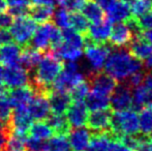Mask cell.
<instances>
[{
    "label": "cell",
    "mask_w": 152,
    "mask_h": 151,
    "mask_svg": "<svg viewBox=\"0 0 152 151\" xmlns=\"http://www.w3.org/2000/svg\"><path fill=\"white\" fill-rule=\"evenodd\" d=\"M142 62L129 50L117 48L110 52L104 69L116 82H125L132 75L142 71Z\"/></svg>",
    "instance_id": "obj_1"
},
{
    "label": "cell",
    "mask_w": 152,
    "mask_h": 151,
    "mask_svg": "<svg viewBox=\"0 0 152 151\" xmlns=\"http://www.w3.org/2000/svg\"><path fill=\"white\" fill-rule=\"evenodd\" d=\"M63 64L61 60L52 52L42 56L30 77V85L36 92L47 93L55 79L60 74Z\"/></svg>",
    "instance_id": "obj_2"
},
{
    "label": "cell",
    "mask_w": 152,
    "mask_h": 151,
    "mask_svg": "<svg viewBox=\"0 0 152 151\" xmlns=\"http://www.w3.org/2000/svg\"><path fill=\"white\" fill-rule=\"evenodd\" d=\"M62 42V31L52 23H42L36 27L29 44L38 52H45L50 48L55 49Z\"/></svg>",
    "instance_id": "obj_3"
},
{
    "label": "cell",
    "mask_w": 152,
    "mask_h": 151,
    "mask_svg": "<svg viewBox=\"0 0 152 151\" xmlns=\"http://www.w3.org/2000/svg\"><path fill=\"white\" fill-rule=\"evenodd\" d=\"M86 81V74L78 62H65L52 84V90L69 92L75 86Z\"/></svg>",
    "instance_id": "obj_4"
},
{
    "label": "cell",
    "mask_w": 152,
    "mask_h": 151,
    "mask_svg": "<svg viewBox=\"0 0 152 151\" xmlns=\"http://www.w3.org/2000/svg\"><path fill=\"white\" fill-rule=\"evenodd\" d=\"M111 128L117 137L137 136L140 133L139 114L134 109L114 112V114H112Z\"/></svg>",
    "instance_id": "obj_5"
},
{
    "label": "cell",
    "mask_w": 152,
    "mask_h": 151,
    "mask_svg": "<svg viewBox=\"0 0 152 151\" xmlns=\"http://www.w3.org/2000/svg\"><path fill=\"white\" fill-rule=\"evenodd\" d=\"M110 52L111 49L104 44H95L91 42L85 44L83 55L87 64L88 77L100 73L104 69Z\"/></svg>",
    "instance_id": "obj_6"
},
{
    "label": "cell",
    "mask_w": 152,
    "mask_h": 151,
    "mask_svg": "<svg viewBox=\"0 0 152 151\" xmlns=\"http://www.w3.org/2000/svg\"><path fill=\"white\" fill-rule=\"evenodd\" d=\"M104 9L111 24L124 23L132 19L129 3L124 0H95Z\"/></svg>",
    "instance_id": "obj_7"
},
{
    "label": "cell",
    "mask_w": 152,
    "mask_h": 151,
    "mask_svg": "<svg viewBox=\"0 0 152 151\" xmlns=\"http://www.w3.org/2000/svg\"><path fill=\"white\" fill-rule=\"evenodd\" d=\"M36 22L29 16L17 17L10 26V34L12 39L19 46H27L36 29Z\"/></svg>",
    "instance_id": "obj_8"
},
{
    "label": "cell",
    "mask_w": 152,
    "mask_h": 151,
    "mask_svg": "<svg viewBox=\"0 0 152 151\" xmlns=\"http://www.w3.org/2000/svg\"><path fill=\"white\" fill-rule=\"evenodd\" d=\"M138 30L134 19H129L124 23H117L112 27L109 40L116 48H124L129 44L134 34L138 33Z\"/></svg>",
    "instance_id": "obj_9"
},
{
    "label": "cell",
    "mask_w": 152,
    "mask_h": 151,
    "mask_svg": "<svg viewBox=\"0 0 152 151\" xmlns=\"http://www.w3.org/2000/svg\"><path fill=\"white\" fill-rule=\"evenodd\" d=\"M2 84L8 89L27 86L30 84L29 71L23 69L20 64L5 66L2 73Z\"/></svg>",
    "instance_id": "obj_10"
},
{
    "label": "cell",
    "mask_w": 152,
    "mask_h": 151,
    "mask_svg": "<svg viewBox=\"0 0 152 151\" xmlns=\"http://www.w3.org/2000/svg\"><path fill=\"white\" fill-rule=\"evenodd\" d=\"M32 124V119L27 110V106L14 108L10 119V129L12 133L22 137L28 135V131Z\"/></svg>",
    "instance_id": "obj_11"
},
{
    "label": "cell",
    "mask_w": 152,
    "mask_h": 151,
    "mask_svg": "<svg viewBox=\"0 0 152 151\" xmlns=\"http://www.w3.org/2000/svg\"><path fill=\"white\" fill-rule=\"evenodd\" d=\"M27 110L32 121H46L51 113L47 93L34 91L33 96L27 105Z\"/></svg>",
    "instance_id": "obj_12"
},
{
    "label": "cell",
    "mask_w": 152,
    "mask_h": 151,
    "mask_svg": "<svg viewBox=\"0 0 152 151\" xmlns=\"http://www.w3.org/2000/svg\"><path fill=\"white\" fill-rule=\"evenodd\" d=\"M89 116V110L85 101H72L65 112V118L68 126L72 128L83 127L87 124Z\"/></svg>",
    "instance_id": "obj_13"
},
{
    "label": "cell",
    "mask_w": 152,
    "mask_h": 151,
    "mask_svg": "<svg viewBox=\"0 0 152 151\" xmlns=\"http://www.w3.org/2000/svg\"><path fill=\"white\" fill-rule=\"evenodd\" d=\"M129 52L137 59L144 62L148 69H152V44L147 42L143 36L137 35L129 42Z\"/></svg>",
    "instance_id": "obj_14"
},
{
    "label": "cell",
    "mask_w": 152,
    "mask_h": 151,
    "mask_svg": "<svg viewBox=\"0 0 152 151\" xmlns=\"http://www.w3.org/2000/svg\"><path fill=\"white\" fill-rule=\"evenodd\" d=\"M110 107L114 112L132 109V89L127 84L116 86L111 94Z\"/></svg>",
    "instance_id": "obj_15"
},
{
    "label": "cell",
    "mask_w": 152,
    "mask_h": 151,
    "mask_svg": "<svg viewBox=\"0 0 152 151\" xmlns=\"http://www.w3.org/2000/svg\"><path fill=\"white\" fill-rule=\"evenodd\" d=\"M90 82H89V86H90V90L97 92L99 94L106 95V96L111 97V94L113 91L115 90L117 86V82L113 78H111L106 73H98L95 75H92L89 77Z\"/></svg>",
    "instance_id": "obj_16"
},
{
    "label": "cell",
    "mask_w": 152,
    "mask_h": 151,
    "mask_svg": "<svg viewBox=\"0 0 152 151\" xmlns=\"http://www.w3.org/2000/svg\"><path fill=\"white\" fill-rule=\"evenodd\" d=\"M68 143L72 151H85L93 136L92 131L86 127H77L68 131Z\"/></svg>",
    "instance_id": "obj_17"
},
{
    "label": "cell",
    "mask_w": 152,
    "mask_h": 151,
    "mask_svg": "<svg viewBox=\"0 0 152 151\" xmlns=\"http://www.w3.org/2000/svg\"><path fill=\"white\" fill-rule=\"evenodd\" d=\"M50 111L56 115H64L72 104V97L68 92H62L49 89L47 92Z\"/></svg>",
    "instance_id": "obj_18"
},
{
    "label": "cell",
    "mask_w": 152,
    "mask_h": 151,
    "mask_svg": "<svg viewBox=\"0 0 152 151\" xmlns=\"http://www.w3.org/2000/svg\"><path fill=\"white\" fill-rule=\"evenodd\" d=\"M87 124H88V128L91 131L104 133V131L111 128L112 114L108 110L91 112V114L88 116Z\"/></svg>",
    "instance_id": "obj_19"
},
{
    "label": "cell",
    "mask_w": 152,
    "mask_h": 151,
    "mask_svg": "<svg viewBox=\"0 0 152 151\" xmlns=\"http://www.w3.org/2000/svg\"><path fill=\"white\" fill-rule=\"evenodd\" d=\"M111 30H112V24L109 21L102 20L98 23L89 25L86 33L91 42L104 44L107 40H109Z\"/></svg>",
    "instance_id": "obj_20"
},
{
    "label": "cell",
    "mask_w": 152,
    "mask_h": 151,
    "mask_svg": "<svg viewBox=\"0 0 152 151\" xmlns=\"http://www.w3.org/2000/svg\"><path fill=\"white\" fill-rule=\"evenodd\" d=\"M22 48L16 42H7L0 47V64L12 66L19 64Z\"/></svg>",
    "instance_id": "obj_21"
},
{
    "label": "cell",
    "mask_w": 152,
    "mask_h": 151,
    "mask_svg": "<svg viewBox=\"0 0 152 151\" xmlns=\"http://www.w3.org/2000/svg\"><path fill=\"white\" fill-rule=\"evenodd\" d=\"M10 101V105H12V109L18 107H23V106H27L29 101L32 98L34 94V89L32 88L31 85H27L24 87H19V88L10 89L8 92H6Z\"/></svg>",
    "instance_id": "obj_22"
},
{
    "label": "cell",
    "mask_w": 152,
    "mask_h": 151,
    "mask_svg": "<svg viewBox=\"0 0 152 151\" xmlns=\"http://www.w3.org/2000/svg\"><path fill=\"white\" fill-rule=\"evenodd\" d=\"M113 141L111 133H97L92 136L90 143L85 151H111Z\"/></svg>",
    "instance_id": "obj_23"
},
{
    "label": "cell",
    "mask_w": 152,
    "mask_h": 151,
    "mask_svg": "<svg viewBox=\"0 0 152 151\" xmlns=\"http://www.w3.org/2000/svg\"><path fill=\"white\" fill-rule=\"evenodd\" d=\"M152 103V90L145 85L134 87L132 90V109L138 110Z\"/></svg>",
    "instance_id": "obj_24"
},
{
    "label": "cell",
    "mask_w": 152,
    "mask_h": 151,
    "mask_svg": "<svg viewBox=\"0 0 152 151\" xmlns=\"http://www.w3.org/2000/svg\"><path fill=\"white\" fill-rule=\"evenodd\" d=\"M42 58V54L38 51L34 50L30 47H25L21 52L20 60H19V64L25 69L27 71H32L35 66L37 65L38 61Z\"/></svg>",
    "instance_id": "obj_25"
},
{
    "label": "cell",
    "mask_w": 152,
    "mask_h": 151,
    "mask_svg": "<svg viewBox=\"0 0 152 151\" xmlns=\"http://www.w3.org/2000/svg\"><path fill=\"white\" fill-rule=\"evenodd\" d=\"M85 104L90 112L108 110L110 108V97L90 90L85 99Z\"/></svg>",
    "instance_id": "obj_26"
},
{
    "label": "cell",
    "mask_w": 152,
    "mask_h": 151,
    "mask_svg": "<svg viewBox=\"0 0 152 151\" xmlns=\"http://www.w3.org/2000/svg\"><path fill=\"white\" fill-rule=\"evenodd\" d=\"M55 12V6L51 5H34L29 8L28 16L34 22L47 23L52 19Z\"/></svg>",
    "instance_id": "obj_27"
},
{
    "label": "cell",
    "mask_w": 152,
    "mask_h": 151,
    "mask_svg": "<svg viewBox=\"0 0 152 151\" xmlns=\"http://www.w3.org/2000/svg\"><path fill=\"white\" fill-rule=\"evenodd\" d=\"M82 12L87 21L91 24L104 20V9L96 1H88L82 8Z\"/></svg>",
    "instance_id": "obj_28"
},
{
    "label": "cell",
    "mask_w": 152,
    "mask_h": 151,
    "mask_svg": "<svg viewBox=\"0 0 152 151\" xmlns=\"http://www.w3.org/2000/svg\"><path fill=\"white\" fill-rule=\"evenodd\" d=\"M54 131H52L49 124L44 121H37L35 123H32L30 128L28 131L29 137L35 138V139L47 141L53 136Z\"/></svg>",
    "instance_id": "obj_29"
},
{
    "label": "cell",
    "mask_w": 152,
    "mask_h": 151,
    "mask_svg": "<svg viewBox=\"0 0 152 151\" xmlns=\"http://www.w3.org/2000/svg\"><path fill=\"white\" fill-rule=\"evenodd\" d=\"M45 151H72L66 135L56 133L46 141Z\"/></svg>",
    "instance_id": "obj_30"
},
{
    "label": "cell",
    "mask_w": 152,
    "mask_h": 151,
    "mask_svg": "<svg viewBox=\"0 0 152 151\" xmlns=\"http://www.w3.org/2000/svg\"><path fill=\"white\" fill-rule=\"evenodd\" d=\"M49 126L52 128L54 133H63L66 135L69 131V126L66 121V118L64 115H56L52 114L49 115V117L46 119Z\"/></svg>",
    "instance_id": "obj_31"
},
{
    "label": "cell",
    "mask_w": 152,
    "mask_h": 151,
    "mask_svg": "<svg viewBox=\"0 0 152 151\" xmlns=\"http://www.w3.org/2000/svg\"><path fill=\"white\" fill-rule=\"evenodd\" d=\"M140 133L145 137H152V112L147 107L141 109L139 114Z\"/></svg>",
    "instance_id": "obj_32"
},
{
    "label": "cell",
    "mask_w": 152,
    "mask_h": 151,
    "mask_svg": "<svg viewBox=\"0 0 152 151\" xmlns=\"http://www.w3.org/2000/svg\"><path fill=\"white\" fill-rule=\"evenodd\" d=\"M25 139H26V137H22V136H19L17 133L10 131L6 136L3 151H26Z\"/></svg>",
    "instance_id": "obj_33"
},
{
    "label": "cell",
    "mask_w": 152,
    "mask_h": 151,
    "mask_svg": "<svg viewBox=\"0 0 152 151\" xmlns=\"http://www.w3.org/2000/svg\"><path fill=\"white\" fill-rule=\"evenodd\" d=\"M128 3L132 19L139 18L152 9L151 0H130Z\"/></svg>",
    "instance_id": "obj_34"
},
{
    "label": "cell",
    "mask_w": 152,
    "mask_h": 151,
    "mask_svg": "<svg viewBox=\"0 0 152 151\" xmlns=\"http://www.w3.org/2000/svg\"><path fill=\"white\" fill-rule=\"evenodd\" d=\"M54 25L60 30L70 28V12L66 8L60 7L56 9L52 17Z\"/></svg>",
    "instance_id": "obj_35"
},
{
    "label": "cell",
    "mask_w": 152,
    "mask_h": 151,
    "mask_svg": "<svg viewBox=\"0 0 152 151\" xmlns=\"http://www.w3.org/2000/svg\"><path fill=\"white\" fill-rule=\"evenodd\" d=\"M89 27V22L84 15L79 12H72L70 14V28L78 33H86Z\"/></svg>",
    "instance_id": "obj_36"
},
{
    "label": "cell",
    "mask_w": 152,
    "mask_h": 151,
    "mask_svg": "<svg viewBox=\"0 0 152 151\" xmlns=\"http://www.w3.org/2000/svg\"><path fill=\"white\" fill-rule=\"evenodd\" d=\"M12 112V107L10 105V101H8L6 91L0 94V122H2L4 125L10 127L8 123H10V115Z\"/></svg>",
    "instance_id": "obj_37"
},
{
    "label": "cell",
    "mask_w": 152,
    "mask_h": 151,
    "mask_svg": "<svg viewBox=\"0 0 152 151\" xmlns=\"http://www.w3.org/2000/svg\"><path fill=\"white\" fill-rule=\"evenodd\" d=\"M89 91H90L89 83L84 81V82L80 83V84H78L77 86H75L68 93H69L70 97H72V101H85L87 95L89 94Z\"/></svg>",
    "instance_id": "obj_38"
},
{
    "label": "cell",
    "mask_w": 152,
    "mask_h": 151,
    "mask_svg": "<svg viewBox=\"0 0 152 151\" xmlns=\"http://www.w3.org/2000/svg\"><path fill=\"white\" fill-rule=\"evenodd\" d=\"M134 21H136V24L138 26L139 30L145 31L152 29V9L147 12L143 16L134 19Z\"/></svg>",
    "instance_id": "obj_39"
},
{
    "label": "cell",
    "mask_w": 152,
    "mask_h": 151,
    "mask_svg": "<svg viewBox=\"0 0 152 151\" xmlns=\"http://www.w3.org/2000/svg\"><path fill=\"white\" fill-rule=\"evenodd\" d=\"M46 141L28 137L25 139V148L26 151H45Z\"/></svg>",
    "instance_id": "obj_40"
},
{
    "label": "cell",
    "mask_w": 152,
    "mask_h": 151,
    "mask_svg": "<svg viewBox=\"0 0 152 151\" xmlns=\"http://www.w3.org/2000/svg\"><path fill=\"white\" fill-rule=\"evenodd\" d=\"M87 2L88 0H65L63 8H66L69 12H80Z\"/></svg>",
    "instance_id": "obj_41"
},
{
    "label": "cell",
    "mask_w": 152,
    "mask_h": 151,
    "mask_svg": "<svg viewBox=\"0 0 152 151\" xmlns=\"http://www.w3.org/2000/svg\"><path fill=\"white\" fill-rule=\"evenodd\" d=\"M143 80H144V74L142 73V71H138L127 79V85L130 88H134V87L140 86L143 83Z\"/></svg>",
    "instance_id": "obj_42"
},
{
    "label": "cell",
    "mask_w": 152,
    "mask_h": 151,
    "mask_svg": "<svg viewBox=\"0 0 152 151\" xmlns=\"http://www.w3.org/2000/svg\"><path fill=\"white\" fill-rule=\"evenodd\" d=\"M12 18L8 12H0V29H7L12 23Z\"/></svg>",
    "instance_id": "obj_43"
},
{
    "label": "cell",
    "mask_w": 152,
    "mask_h": 151,
    "mask_svg": "<svg viewBox=\"0 0 152 151\" xmlns=\"http://www.w3.org/2000/svg\"><path fill=\"white\" fill-rule=\"evenodd\" d=\"M6 4L10 7H20V8H29L31 4V0H5Z\"/></svg>",
    "instance_id": "obj_44"
},
{
    "label": "cell",
    "mask_w": 152,
    "mask_h": 151,
    "mask_svg": "<svg viewBox=\"0 0 152 151\" xmlns=\"http://www.w3.org/2000/svg\"><path fill=\"white\" fill-rule=\"evenodd\" d=\"M111 151H136V150L126 146L125 144L122 143L120 140H116V141H113Z\"/></svg>",
    "instance_id": "obj_45"
},
{
    "label": "cell",
    "mask_w": 152,
    "mask_h": 151,
    "mask_svg": "<svg viewBox=\"0 0 152 151\" xmlns=\"http://www.w3.org/2000/svg\"><path fill=\"white\" fill-rule=\"evenodd\" d=\"M34 5H51L55 6V0H31Z\"/></svg>",
    "instance_id": "obj_46"
},
{
    "label": "cell",
    "mask_w": 152,
    "mask_h": 151,
    "mask_svg": "<svg viewBox=\"0 0 152 151\" xmlns=\"http://www.w3.org/2000/svg\"><path fill=\"white\" fill-rule=\"evenodd\" d=\"M142 84L145 85L146 87H148V88H150L152 90V71L144 75V80H143Z\"/></svg>",
    "instance_id": "obj_47"
},
{
    "label": "cell",
    "mask_w": 152,
    "mask_h": 151,
    "mask_svg": "<svg viewBox=\"0 0 152 151\" xmlns=\"http://www.w3.org/2000/svg\"><path fill=\"white\" fill-rule=\"evenodd\" d=\"M142 36L145 38V39L147 40V42H149L150 44H152V29H149V30H145L144 32H143Z\"/></svg>",
    "instance_id": "obj_48"
},
{
    "label": "cell",
    "mask_w": 152,
    "mask_h": 151,
    "mask_svg": "<svg viewBox=\"0 0 152 151\" xmlns=\"http://www.w3.org/2000/svg\"><path fill=\"white\" fill-rule=\"evenodd\" d=\"M10 129L8 126H6V125H4L2 122H0V133H10Z\"/></svg>",
    "instance_id": "obj_49"
},
{
    "label": "cell",
    "mask_w": 152,
    "mask_h": 151,
    "mask_svg": "<svg viewBox=\"0 0 152 151\" xmlns=\"http://www.w3.org/2000/svg\"><path fill=\"white\" fill-rule=\"evenodd\" d=\"M6 8H7V4L5 0H0V12H5Z\"/></svg>",
    "instance_id": "obj_50"
},
{
    "label": "cell",
    "mask_w": 152,
    "mask_h": 151,
    "mask_svg": "<svg viewBox=\"0 0 152 151\" xmlns=\"http://www.w3.org/2000/svg\"><path fill=\"white\" fill-rule=\"evenodd\" d=\"M2 73H3V67L0 65V87L2 85Z\"/></svg>",
    "instance_id": "obj_51"
},
{
    "label": "cell",
    "mask_w": 152,
    "mask_h": 151,
    "mask_svg": "<svg viewBox=\"0 0 152 151\" xmlns=\"http://www.w3.org/2000/svg\"><path fill=\"white\" fill-rule=\"evenodd\" d=\"M146 107L148 108V109L152 112V103H151V104H149V105H148V106H146Z\"/></svg>",
    "instance_id": "obj_52"
},
{
    "label": "cell",
    "mask_w": 152,
    "mask_h": 151,
    "mask_svg": "<svg viewBox=\"0 0 152 151\" xmlns=\"http://www.w3.org/2000/svg\"><path fill=\"white\" fill-rule=\"evenodd\" d=\"M3 91H4V89L2 88V87H0V94H1V93L3 92Z\"/></svg>",
    "instance_id": "obj_53"
},
{
    "label": "cell",
    "mask_w": 152,
    "mask_h": 151,
    "mask_svg": "<svg viewBox=\"0 0 152 151\" xmlns=\"http://www.w3.org/2000/svg\"><path fill=\"white\" fill-rule=\"evenodd\" d=\"M124 1H127V2H129V1H130V0H124Z\"/></svg>",
    "instance_id": "obj_54"
},
{
    "label": "cell",
    "mask_w": 152,
    "mask_h": 151,
    "mask_svg": "<svg viewBox=\"0 0 152 151\" xmlns=\"http://www.w3.org/2000/svg\"><path fill=\"white\" fill-rule=\"evenodd\" d=\"M151 1H152V0H151Z\"/></svg>",
    "instance_id": "obj_55"
}]
</instances>
